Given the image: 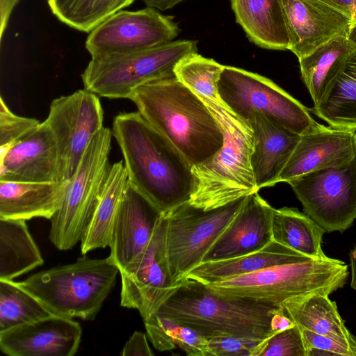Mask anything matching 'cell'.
Instances as JSON below:
<instances>
[{"label": "cell", "mask_w": 356, "mask_h": 356, "mask_svg": "<svg viewBox=\"0 0 356 356\" xmlns=\"http://www.w3.org/2000/svg\"><path fill=\"white\" fill-rule=\"evenodd\" d=\"M103 120L99 97L86 88L51 102L44 121L56 140L60 181L73 177L87 147L104 127Z\"/></svg>", "instance_id": "12"}, {"label": "cell", "mask_w": 356, "mask_h": 356, "mask_svg": "<svg viewBox=\"0 0 356 356\" xmlns=\"http://www.w3.org/2000/svg\"><path fill=\"white\" fill-rule=\"evenodd\" d=\"M40 122L14 114L0 99V154L4 155L10 147Z\"/></svg>", "instance_id": "36"}, {"label": "cell", "mask_w": 356, "mask_h": 356, "mask_svg": "<svg viewBox=\"0 0 356 356\" xmlns=\"http://www.w3.org/2000/svg\"><path fill=\"white\" fill-rule=\"evenodd\" d=\"M82 330L72 318L51 315L0 332V349L10 356H73Z\"/></svg>", "instance_id": "18"}, {"label": "cell", "mask_w": 356, "mask_h": 356, "mask_svg": "<svg viewBox=\"0 0 356 356\" xmlns=\"http://www.w3.org/2000/svg\"><path fill=\"white\" fill-rule=\"evenodd\" d=\"M148 7L159 10H166L173 8L184 0H142Z\"/></svg>", "instance_id": "42"}, {"label": "cell", "mask_w": 356, "mask_h": 356, "mask_svg": "<svg viewBox=\"0 0 356 356\" xmlns=\"http://www.w3.org/2000/svg\"><path fill=\"white\" fill-rule=\"evenodd\" d=\"M163 213L128 180L111 233L109 260L125 269L145 249Z\"/></svg>", "instance_id": "15"}, {"label": "cell", "mask_w": 356, "mask_h": 356, "mask_svg": "<svg viewBox=\"0 0 356 356\" xmlns=\"http://www.w3.org/2000/svg\"><path fill=\"white\" fill-rule=\"evenodd\" d=\"M253 134L251 165L259 190L278 183L300 135L266 115L253 112L247 119Z\"/></svg>", "instance_id": "21"}, {"label": "cell", "mask_w": 356, "mask_h": 356, "mask_svg": "<svg viewBox=\"0 0 356 356\" xmlns=\"http://www.w3.org/2000/svg\"><path fill=\"white\" fill-rule=\"evenodd\" d=\"M202 100L216 118L224 135L223 145L218 153L192 168L194 186L188 202L207 210L259 190L251 165L253 134L249 123L223 102Z\"/></svg>", "instance_id": "4"}, {"label": "cell", "mask_w": 356, "mask_h": 356, "mask_svg": "<svg viewBox=\"0 0 356 356\" xmlns=\"http://www.w3.org/2000/svg\"><path fill=\"white\" fill-rule=\"evenodd\" d=\"M122 356H152L154 353L148 345L145 334L136 331L124 344Z\"/></svg>", "instance_id": "39"}, {"label": "cell", "mask_w": 356, "mask_h": 356, "mask_svg": "<svg viewBox=\"0 0 356 356\" xmlns=\"http://www.w3.org/2000/svg\"><path fill=\"white\" fill-rule=\"evenodd\" d=\"M120 273L109 259L82 256L72 264L33 274L17 284L52 314L93 320Z\"/></svg>", "instance_id": "6"}, {"label": "cell", "mask_w": 356, "mask_h": 356, "mask_svg": "<svg viewBox=\"0 0 356 356\" xmlns=\"http://www.w3.org/2000/svg\"><path fill=\"white\" fill-rule=\"evenodd\" d=\"M143 321L156 349L169 350L177 346L188 356H210L208 339L192 328L154 313Z\"/></svg>", "instance_id": "32"}, {"label": "cell", "mask_w": 356, "mask_h": 356, "mask_svg": "<svg viewBox=\"0 0 356 356\" xmlns=\"http://www.w3.org/2000/svg\"><path fill=\"white\" fill-rule=\"evenodd\" d=\"M20 0H0V41L6 31L14 8Z\"/></svg>", "instance_id": "41"}, {"label": "cell", "mask_w": 356, "mask_h": 356, "mask_svg": "<svg viewBox=\"0 0 356 356\" xmlns=\"http://www.w3.org/2000/svg\"><path fill=\"white\" fill-rule=\"evenodd\" d=\"M356 50L347 34L335 36L307 56L298 59L302 79L317 106Z\"/></svg>", "instance_id": "24"}, {"label": "cell", "mask_w": 356, "mask_h": 356, "mask_svg": "<svg viewBox=\"0 0 356 356\" xmlns=\"http://www.w3.org/2000/svg\"><path fill=\"white\" fill-rule=\"evenodd\" d=\"M356 158V131L318 124L300 135L282 170L278 182H286L305 174L344 165Z\"/></svg>", "instance_id": "17"}, {"label": "cell", "mask_w": 356, "mask_h": 356, "mask_svg": "<svg viewBox=\"0 0 356 356\" xmlns=\"http://www.w3.org/2000/svg\"><path fill=\"white\" fill-rule=\"evenodd\" d=\"M66 183L0 181V218L50 220L60 206Z\"/></svg>", "instance_id": "22"}, {"label": "cell", "mask_w": 356, "mask_h": 356, "mask_svg": "<svg viewBox=\"0 0 356 356\" xmlns=\"http://www.w3.org/2000/svg\"><path fill=\"white\" fill-rule=\"evenodd\" d=\"M0 181H60L56 140L45 121L18 140L1 156Z\"/></svg>", "instance_id": "19"}, {"label": "cell", "mask_w": 356, "mask_h": 356, "mask_svg": "<svg viewBox=\"0 0 356 356\" xmlns=\"http://www.w3.org/2000/svg\"><path fill=\"white\" fill-rule=\"evenodd\" d=\"M295 325L286 313L283 306L280 307L273 314L270 322V327L274 334L291 327Z\"/></svg>", "instance_id": "40"}, {"label": "cell", "mask_w": 356, "mask_h": 356, "mask_svg": "<svg viewBox=\"0 0 356 356\" xmlns=\"http://www.w3.org/2000/svg\"><path fill=\"white\" fill-rule=\"evenodd\" d=\"M350 24L347 37L356 50V0L350 10Z\"/></svg>", "instance_id": "44"}, {"label": "cell", "mask_w": 356, "mask_h": 356, "mask_svg": "<svg viewBox=\"0 0 356 356\" xmlns=\"http://www.w3.org/2000/svg\"><path fill=\"white\" fill-rule=\"evenodd\" d=\"M350 261L351 268V287L356 291V245L350 251Z\"/></svg>", "instance_id": "45"}, {"label": "cell", "mask_w": 356, "mask_h": 356, "mask_svg": "<svg viewBox=\"0 0 356 356\" xmlns=\"http://www.w3.org/2000/svg\"><path fill=\"white\" fill-rule=\"evenodd\" d=\"M113 134L103 127L87 147L73 177L67 181L60 206L51 220L49 238L60 250L81 241L98 204L111 164Z\"/></svg>", "instance_id": "8"}, {"label": "cell", "mask_w": 356, "mask_h": 356, "mask_svg": "<svg viewBox=\"0 0 356 356\" xmlns=\"http://www.w3.org/2000/svg\"><path fill=\"white\" fill-rule=\"evenodd\" d=\"M179 31L171 16L156 8L122 10L89 33L86 48L91 56L134 52L170 42Z\"/></svg>", "instance_id": "14"}, {"label": "cell", "mask_w": 356, "mask_h": 356, "mask_svg": "<svg viewBox=\"0 0 356 356\" xmlns=\"http://www.w3.org/2000/svg\"><path fill=\"white\" fill-rule=\"evenodd\" d=\"M197 53V41L181 40L128 53L92 56L81 79L84 88L108 99H127L147 82L175 76L177 63Z\"/></svg>", "instance_id": "7"}, {"label": "cell", "mask_w": 356, "mask_h": 356, "mask_svg": "<svg viewBox=\"0 0 356 356\" xmlns=\"http://www.w3.org/2000/svg\"><path fill=\"white\" fill-rule=\"evenodd\" d=\"M111 131L129 181L163 214L190 200L193 166L138 111L117 115Z\"/></svg>", "instance_id": "1"}, {"label": "cell", "mask_w": 356, "mask_h": 356, "mask_svg": "<svg viewBox=\"0 0 356 356\" xmlns=\"http://www.w3.org/2000/svg\"><path fill=\"white\" fill-rule=\"evenodd\" d=\"M282 306L300 329L330 337L356 350V337L347 329L336 302L329 295L300 296L287 300Z\"/></svg>", "instance_id": "25"}, {"label": "cell", "mask_w": 356, "mask_h": 356, "mask_svg": "<svg viewBox=\"0 0 356 356\" xmlns=\"http://www.w3.org/2000/svg\"><path fill=\"white\" fill-rule=\"evenodd\" d=\"M52 315L13 280H0V332Z\"/></svg>", "instance_id": "33"}, {"label": "cell", "mask_w": 356, "mask_h": 356, "mask_svg": "<svg viewBox=\"0 0 356 356\" xmlns=\"http://www.w3.org/2000/svg\"><path fill=\"white\" fill-rule=\"evenodd\" d=\"M225 65L197 53L188 54L176 65L175 77L200 99L222 102L218 82Z\"/></svg>", "instance_id": "34"}, {"label": "cell", "mask_w": 356, "mask_h": 356, "mask_svg": "<svg viewBox=\"0 0 356 356\" xmlns=\"http://www.w3.org/2000/svg\"><path fill=\"white\" fill-rule=\"evenodd\" d=\"M350 15L351 8L355 0H319Z\"/></svg>", "instance_id": "43"}, {"label": "cell", "mask_w": 356, "mask_h": 356, "mask_svg": "<svg viewBox=\"0 0 356 356\" xmlns=\"http://www.w3.org/2000/svg\"><path fill=\"white\" fill-rule=\"evenodd\" d=\"M273 210L258 192L248 195L209 248L202 262L234 258L264 248L273 241Z\"/></svg>", "instance_id": "20"}, {"label": "cell", "mask_w": 356, "mask_h": 356, "mask_svg": "<svg viewBox=\"0 0 356 356\" xmlns=\"http://www.w3.org/2000/svg\"><path fill=\"white\" fill-rule=\"evenodd\" d=\"M348 265L339 259H316L303 254L288 262L206 285L220 297L266 302L280 307L294 297L330 295L342 288Z\"/></svg>", "instance_id": "5"}, {"label": "cell", "mask_w": 356, "mask_h": 356, "mask_svg": "<svg viewBox=\"0 0 356 356\" xmlns=\"http://www.w3.org/2000/svg\"><path fill=\"white\" fill-rule=\"evenodd\" d=\"M136 0H47L51 13L63 24L90 33L107 18Z\"/></svg>", "instance_id": "31"}, {"label": "cell", "mask_w": 356, "mask_h": 356, "mask_svg": "<svg viewBox=\"0 0 356 356\" xmlns=\"http://www.w3.org/2000/svg\"><path fill=\"white\" fill-rule=\"evenodd\" d=\"M280 307L222 298L205 284L185 278L154 314L188 326L207 339L234 336L264 340L274 334L271 318Z\"/></svg>", "instance_id": "3"}, {"label": "cell", "mask_w": 356, "mask_h": 356, "mask_svg": "<svg viewBox=\"0 0 356 356\" xmlns=\"http://www.w3.org/2000/svg\"><path fill=\"white\" fill-rule=\"evenodd\" d=\"M43 263L26 220L0 218V280H13Z\"/></svg>", "instance_id": "28"}, {"label": "cell", "mask_w": 356, "mask_h": 356, "mask_svg": "<svg viewBox=\"0 0 356 356\" xmlns=\"http://www.w3.org/2000/svg\"><path fill=\"white\" fill-rule=\"evenodd\" d=\"M302 253L272 241L262 249L228 259L202 262L186 276L205 285L290 261Z\"/></svg>", "instance_id": "26"}, {"label": "cell", "mask_w": 356, "mask_h": 356, "mask_svg": "<svg viewBox=\"0 0 356 356\" xmlns=\"http://www.w3.org/2000/svg\"><path fill=\"white\" fill-rule=\"evenodd\" d=\"M128 180L122 161L111 164L98 204L80 241L83 255L109 245L114 221Z\"/></svg>", "instance_id": "27"}, {"label": "cell", "mask_w": 356, "mask_h": 356, "mask_svg": "<svg viewBox=\"0 0 356 356\" xmlns=\"http://www.w3.org/2000/svg\"><path fill=\"white\" fill-rule=\"evenodd\" d=\"M289 44L298 59L341 34H348V15L319 0H281Z\"/></svg>", "instance_id": "16"}, {"label": "cell", "mask_w": 356, "mask_h": 356, "mask_svg": "<svg viewBox=\"0 0 356 356\" xmlns=\"http://www.w3.org/2000/svg\"><path fill=\"white\" fill-rule=\"evenodd\" d=\"M127 99L192 166L210 160L223 145V132L216 118L204 102L175 76L139 86Z\"/></svg>", "instance_id": "2"}, {"label": "cell", "mask_w": 356, "mask_h": 356, "mask_svg": "<svg viewBox=\"0 0 356 356\" xmlns=\"http://www.w3.org/2000/svg\"><path fill=\"white\" fill-rule=\"evenodd\" d=\"M326 232L314 220L296 208L274 209L272 217L273 240L305 255L327 259L322 249Z\"/></svg>", "instance_id": "29"}, {"label": "cell", "mask_w": 356, "mask_h": 356, "mask_svg": "<svg viewBox=\"0 0 356 356\" xmlns=\"http://www.w3.org/2000/svg\"><path fill=\"white\" fill-rule=\"evenodd\" d=\"M218 88L222 102L246 121L250 113L258 112L299 135L318 125L307 107L258 74L225 65Z\"/></svg>", "instance_id": "9"}, {"label": "cell", "mask_w": 356, "mask_h": 356, "mask_svg": "<svg viewBox=\"0 0 356 356\" xmlns=\"http://www.w3.org/2000/svg\"><path fill=\"white\" fill-rule=\"evenodd\" d=\"M262 340L234 336L208 338L210 356H252Z\"/></svg>", "instance_id": "38"}, {"label": "cell", "mask_w": 356, "mask_h": 356, "mask_svg": "<svg viewBox=\"0 0 356 356\" xmlns=\"http://www.w3.org/2000/svg\"><path fill=\"white\" fill-rule=\"evenodd\" d=\"M247 197L207 210L186 202L166 213L167 252L174 284L202 263L209 248Z\"/></svg>", "instance_id": "10"}, {"label": "cell", "mask_w": 356, "mask_h": 356, "mask_svg": "<svg viewBox=\"0 0 356 356\" xmlns=\"http://www.w3.org/2000/svg\"><path fill=\"white\" fill-rule=\"evenodd\" d=\"M305 214L326 232L343 233L356 220V158L288 182Z\"/></svg>", "instance_id": "11"}, {"label": "cell", "mask_w": 356, "mask_h": 356, "mask_svg": "<svg viewBox=\"0 0 356 356\" xmlns=\"http://www.w3.org/2000/svg\"><path fill=\"white\" fill-rule=\"evenodd\" d=\"M248 38L264 49L286 50L289 39L281 0H229Z\"/></svg>", "instance_id": "23"}, {"label": "cell", "mask_w": 356, "mask_h": 356, "mask_svg": "<svg viewBox=\"0 0 356 356\" xmlns=\"http://www.w3.org/2000/svg\"><path fill=\"white\" fill-rule=\"evenodd\" d=\"M305 348V356H356V350L330 337L300 329Z\"/></svg>", "instance_id": "37"}, {"label": "cell", "mask_w": 356, "mask_h": 356, "mask_svg": "<svg viewBox=\"0 0 356 356\" xmlns=\"http://www.w3.org/2000/svg\"><path fill=\"white\" fill-rule=\"evenodd\" d=\"M252 356H305L300 329L295 325L262 340Z\"/></svg>", "instance_id": "35"}, {"label": "cell", "mask_w": 356, "mask_h": 356, "mask_svg": "<svg viewBox=\"0 0 356 356\" xmlns=\"http://www.w3.org/2000/svg\"><path fill=\"white\" fill-rule=\"evenodd\" d=\"M312 111L331 127L356 131V51Z\"/></svg>", "instance_id": "30"}, {"label": "cell", "mask_w": 356, "mask_h": 356, "mask_svg": "<svg viewBox=\"0 0 356 356\" xmlns=\"http://www.w3.org/2000/svg\"><path fill=\"white\" fill-rule=\"evenodd\" d=\"M167 229V216L163 214L143 252L120 271V305L137 309L143 320L154 314L179 284H174L171 277Z\"/></svg>", "instance_id": "13"}]
</instances>
